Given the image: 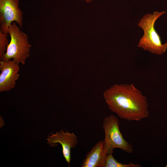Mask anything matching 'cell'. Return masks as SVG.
Masks as SVG:
<instances>
[{"mask_svg":"<svg viewBox=\"0 0 167 167\" xmlns=\"http://www.w3.org/2000/svg\"><path fill=\"white\" fill-rule=\"evenodd\" d=\"M19 64L13 60H1L0 62V92L9 91L13 88L19 75Z\"/></svg>","mask_w":167,"mask_h":167,"instance_id":"7","label":"cell"},{"mask_svg":"<svg viewBox=\"0 0 167 167\" xmlns=\"http://www.w3.org/2000/svg\"><path fill=\"white\" fill-rule=\"evenodd\" d=\"M87 2L88 3L90 2L93 0H81Z\"/></svg>","mask_w":167,"mask_h":167,"instance_id":"11","label":"cell"},{"mask_svg":"<svg viewBox=\"0 0 167 167\" xmlns=\"http://www.w3.org/2000/svg\"><path fill=\"white\" fill-rule=\"evenodd\" d=\"M103 96L109 109L122 119L138 121L149 116L146 97L132 84H114Z\"/></svg>","mask_w":167,"mask_h":167,"instance_id":"1","label":"cell"},{"mask_svg":"<svg viewBox=\"0 0 167 167\" xmlns=\"http://www.w3.org/2000/svg\"><path fill=\"white\" fill-rule=\"evenodd\" d=\"M141 165L130 163L127 164H123L117 161L112 155V154L107 155L105 167H140Z\"/></svg>","mask_w":167,"mask_h":167,"instance_id":"9","label":"cell"},{"mask_svg":"<svg viewBox=\"0 0 167 167\" xmlns=\"http://www.w3.org/2000/svg\"><path fill=\"white\" fill-rule=\"evenodd\" d=\"M51 134V135H49L46 139L48 143L51 147L58 146V143L62 145L63 156L69 167L71 161V150L77 144V137L73 132L70 133L67 131L65 132L63 130L56 132L54 134Z\"/></svg>","mask_w":167,"mask_h":167,"instance_id":"6","label":"cell"},{"mask_svg":"<svg viewBox=\"0 0 167 167\" xmlns=\"http://www.w3.org/2000/svg\"><path fill=\"white\" fill-rule=\"evenodd\" d=\"M8 34L11 41L7 46L5 54L1 60L13 58L16 63L24 65L26 59L29 56L30 48L28 36L21 31L15 22L9 26Z\"/></svg>","mask_w":167,"mask_h":167,"instance_id":"3","label":"cell"},{"mask_svg":"<svg viewBox=\"0 0 167 167\" xmlns=\"http://www.w3.org/2000/svg\"><path fill=\"white\" fill-rule=\"evenodd\" d=\"M7 34L4 33L0 30V59H1L5 54L8 45Z\"/></svg>","mask_w":167,"mask_h":167,"instance_id":"10","label":"cell"},{"mask_svg":"<svg viewBox=\"0 0 167 167\" xmlns=\"http://www.w3.org/2000/svg\"><path fill=\"white\" fill-rule=\"evenodd\" d=\"M102 127L105 133L104 146L108 155L112 154L115 148L129 153L133 152L132 146L124 139L120 131L119 121L116 116L111 114L105 117Z\"/></svg>","mask_w":167,"mask_h":167,"instance_id":"4","label":"cell"},{"mask_svg":"<svg viewBox=\"0 0 167 167\" xmlns=\"http://www.w3.org/2000/svg\"><path fill=\"white\" fill-rule=\"evenodd\" d=\"M19 0H0V28L8 34L9 26L16 22L21 29L23 12L19 7Z\"/></svg>","mask_w":167,"mask_h":167,"instance_id":"5","label":"cell"},{"mask_svg":"<svg viewBox=\"0 0 167 167\" xmlns=\"http://www.w3.org/2000/svg\"><path fill=\"white\" fill-rule=\"evenodd\" d=\"M107 155L104 140L100 141L87 154L81 167H105Z\"/></svg>","mask_w":167,"mask_h":167,"instance_id":"8","label":"cell"},{"mask_svg":"<svg viewBox=\"0 0 167 167\" xmlns=\"http://www.w3.org/2000/svg\"><path fill=\"white\" fill-rule=\"evenodd\" d=\"M165 13V11H154L152 14L145 15L140 19L138 25L143 29L144 34L139 41L138 47L158 55H161L166 52L167 41L162 44L160 37L154 28L156 20Z\"/></svg>","mask_w":167,"mask_h":167,"instance_id":"2","label":"cell"}]
</instances>
